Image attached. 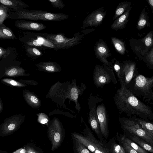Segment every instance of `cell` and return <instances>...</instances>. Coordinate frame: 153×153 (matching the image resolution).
I'll use <instances>...</instances> for the list:
<instances>
[{"mask_svg": "<svg viewBox=\"0 0 153 153\" xmlns=\"http://www.w3.org/2000/svg\"><path fill=\"white\" fill-rule=\"evenodd\" d=\"M114 97L115 105L119 111L130 117H137L150 121L153 119L150 106L147 105L134 96L123 83Z\"/></svg>", "mask_w": 153, "mask_h": 153, "instance_id": "1", "label": "cell"}, {"mask_svg": "<svg viewBox=\"0 0 153 153\" xmlns=\"http://www.w3.org/2000/svg\"><path fill=\"white\" fill-rule=\"evenodd\" d=\"M136 97L145 102L153 100V76L147 77L135 71L131 81L126 87Z\"/></svg>", "mask_w": 153, "mask_h": 153, "instance_id": "2", "label": "cell"}, {"mask_svg": "<svg viewBox=\"0 0 153 153\" xmlns=\"http://www.w3.org/2000/svg\"><path fill=\"white\" fill-rule=\"evenodd\" d=\"M68 15L53 13L40 10H27L9 13L7 19L12 20H28L59 21L66 19Z\"/></svg>", "mask_w": 153, "mask_h": 153, "instance_id": "3", "label": "cell"}, {"mask_svg": "<svg viewBox=\"0 0 153 153\" xmlns=\"http://www.w3.org/2000/svg\"><path fill=\"white\" fill-rule=\"evenodd\" d=\"M85 128L82 134L74 132L72 137L77 139L92 153H111L108 149L95 137L93 132L81 117Z\"/></svg>", "mask_w": 153, "mask_h": 153, "instance_id": "4", "label": "cell"}, {"mask_svg": "<svg viewBox=\"0 0 153 153\" xmlns=\"http://www.w3.org/2000/svg\"><path fill=\"white\" fill-rule=\"evenodd\" d=\"M118 122L124 133L134 134L153 146V137L141 128L137 122L136 116L134 115L128 118L120 117Z\"/></svg>", "mask_w": 153, "mask_h": 153, "instance_id": "5", "label": "cell"}, {"mask_svg": "<svg viewBox=\"0 0 153 153\" xmlns=\"http://www.w3.org/2000/svg\"><path fill=\"white\" fill-rule=\"evenodd\" d=\"M103 99L91 94L88 99L89 111L88 122L98 138V140L102 144L105 145L106 141L102 135L100 131L97 111V105L102 102Z\"/></svg>", "mask_w": 153, "mask_h": 153, "instance_id": "6", "label": "cell"}, {"mask_svg": "<svg viewBox=\"0 0 153 153\" xmlns=\"http://www.w3.org/2000/svg\"><path fill=\"white\" fill-rule=\"evenodd\" d=\"M47 33L30 31H23L22 35L19 39L25 45L38 48H52L56 50L53 44L46 38Z\"/></svg>", "mask_w": 153, "mask_h": 153, "instance_id": "7", "label": "cell"}, {"mask_svg": "<svg viewBox=\"0 0 153 153\" xmlns=\"http://www.w3.org/2000/svg\"><path fill=\"white\" fill-rule=\"evenodd\" d=\"M70 85L69 81L62 83L59 81L57 82L51 87L46 97L51 98L57 105L74 113V111L67 108L65 104V100L69 98Z\"/></svg>", "mask_w": 153, "mask_h": 153, "instance_id": "8", "label": "cell"}, {"mask_svg": "<svg viewBox=\"0 0 153 153\" xmlns=\"http://www.w3.org/2000/svg\"><path fill=\"white\" fill-rule=\"evenodd\" d=\"M96 65L93 72L94 83L97 88H103L111 82L116 85L117 81L112 68L108 66Z\"/></svg>", "mask_w": 153, "mask_h": 153, "instance_id": "9", "label": "cell"}, {"mask_svg": "<svg viewBox=\"0 0 153 153\" xmlns=\"http://www.w3.org/2000/svg\"><path fill=\"white\" fill-rule=\"evenodd\" d=\"M82 31L74 34L72 38L66 37L63 33L48 34L46 38L55 45L56 50L62 49H67L73 47L80 42L83 38Z\"/></svg>", "mask_w": 153, "mask_h": 153, "instance_id": "10", "label": "cell"}, {"mask_svg": "<svg viewBox=\"0 0 153 153\" xmlns=\"http://www.w3.org/2000/svg\"><path fill=\"white\" fill-rule=\"evenodd\" d=\"M48 135L52 143L51 150L54 151L60 146L63 136L62 124L57 118H54L50 123L48 130Z\"/></svg>", "mask_w": 153, "mask_h": 153, "instance_id": "11", "label": "cell"}, {"mask_svg": "<svg viewBox=\"0 0 153 153\" xmlns=\"http://www.w3.org/2000/svg\"><path fill=\"white\" fill-rule=\"evenodd\" d=\"M97 111L101 132L103 137L107 139L109 135L108 116L104 104L101 103L98 105Z\"/></svg>", "mask_w": 153, "mask_h": 153, "instance_id": "12", "label": "cell"}, {"mask_svg": "<svg viewBox=\"0 0 153 153\" xmlns=\"http://www.w3.org/2000/svg\"><path fill=\"white\" fill-rule=\"evenodd\" d=\"M120 83L127 87L131 80L136 71V65L133 62H126L120 65Z\"/></svg>", "mask_w": 153, "mask_h": 153, "instance_id": "13", "label": "cell"}, {"mask_svg": "<svg viewBox=\"0 0 153 153\" xmlns=\"http://www.w3.org/2000/svg\"><path fill=\"white\" fill-rule=\"evenodd\" d=\"M76 81V79H74L70 83L68 99L70 101H72L75 102V109L79 113L81 110V106L78 101V98L79 95L81 96L82 94L87 87L82 82L81 83L80 86H77Z\"/></svg>", "mask_w": 153, "mask_h": 153, "instance_id": "14", "label": "cell"}, {"mask_svg": "<svg viewBox=\"0 0 153 153\" xmlns=\"http://www.w3.org/2000/svg\"><path fill=\"white\" fill-rule=\"evenodd\" d=\"M105 12L101 9L92 12L84 20L82 28L97 26L100 25L105 15Z\"/></svg>", "mask_w": 153, "mask_h": 153, "instance_id": "15", "label": "cell"}, {"mask_svg": "<svg viewBox=\"0 0 153 153\" xmlns=\"http://www.w3.org/2000/svg\"><path fill=\"white\" fill-rule=\"evenodd\" d=\"M14 25L22 30L40 31L46 28V26L42 23L24 20H17L14 22Z\"/></svg>", "mask_w": 153, "mask_h": 153, "instance_id": "16", "label": "cell"}, {"mask_svg": "<svg viewBox=\"0 0 153 153\" xmlns=\"http://www.w3.org/2000/svg\"><path fill=\"white\" fill-rule=\"evenodd\" d=\"M95 51L97 57L104 65L112 68L107 58L109 56L108 48L105 44L102 42L97 43L95 47Z\"/></svg>", "mask_w": 153, "mask_h": 153, "instance_id": "17", "label": "cell"}, {"mask_svg": "<svg viewBox=\"0 0 153 153\" xmlns=\"http://www.w3.org/2000/svg\"><path fill=\"white\" fill-rule=\"evenodd\" d=\"M35 65L39 71L47 73L59 72L62 70L60 65L54 62H40Z\"/></svg>", "mask_w": 153, "mask_h": 153, "instance_id": "18", "label": "cell"}, {"mask_svg": "<svg viewBox=\"0 0 153 153\" xmlns=\"http://www.w3.org/2000/svg\"><path fill=\"white\" fill-rule=\"evenodd\" d=\"M0 3L7 7L12 12L25 11L28 5L20 0H0Z\"/></svg>", "mask_w": 153, "mask_h": 153, "instance_id": "19", "label": "cell"}, {"mask_svg": "<svg viewBox=\"0 0 153 153\" xmlns=\"http://www.w3.org/2000/svg\"><path fill=\"white\" fill-rule=\"evenodd\" d=\"M23 95L26 102L33 108L37 109L41 105V100L33 93L26 89L23 91Z\"/></svg>", "mask_w": 153, "mask_h": 153, "instance_id": "20", "label": "cell"}, {"mask_svg": "<svg viewBox=\"0 0 153 153\" xmlns=\"http://www.w3.org/2000/svg\"><path fill=\"white\" fill-rule=\"evenodd\" d=\"M123 134L147 151L153 153V146L149 144L142 139L129 133L124 132Z\"/></svg>", "mask_w": 153, "mask_h": 153, "instance_id": "21", "label": "cell"}, {"mask_svg": "<svg viewBox=\"0 0 153 153\" xmlns=\"http://www.w3.org/2000/svg\"><path fill=\"white\" fill-rule=\"evenodd\" d=\"M132 7L126 10L123 14L117 19L111 26L112 29L117 30L125 28L128 21L130 11Z\"/></svg>", "mask_w": 153, "mask_h": 153, "instance_id": "22", "label": "cell"}, {"mask_svg": "<svg viewBox=\"0 0 153 153\" xmlns=\"http://www.w3.org/2000/svg\"><path fill=\"white\" fill-rule=\"evenodd\" d=\"M105 146L111 153H126L123 147L117 143L114 137L109 140Z\"/></svg>", "mask_w": 153, "mask_h": 153, "instance_id": "23", "label": "cell"}, {"mask_svg": "<svg viewBox=\"0 0 153 153\" xmlns=\"http://www.w3.org/2000/svg\"><path fill=\"white\" fill-rule=\"evenodd\" d=\"M16 39H18L10 28L4 24L0 25V40Z\"/></svg>", "mask_w": 153, "mask_h": 153, "instance_id": "24", "label": "cell"}, {"mask_svg": "<svg viewBox=\"0 0 153 153\" xmlns=\"http://www.w3.org/2000/svg\"><path fill=\"white\" fill-rule=\"evenodd\" d=\"M116 133L121 139L126 143L138 153H149L128 138L124 135L119 133L118 131Z\"/></svg>", "mask_w": 153, "mask_h": 153, "instance_id": "25", "label": "cell"}, {"mask_svg": "<svg viewBox=\"0 0 153 153\" xmlns=\"http://www.w3.org/2000/svg\"><path fill=\"white\" fill-rule=\"evenodd\" d=\"M6 71L5 74L8 76H29L26 74L25 70L22 68L17 66H14L8 68Z\"/></svg>", "mask_w": 153, "mask_h": 153, "instance_id": "26", "label": "cell"}, {"mask_svg": "<svg viewBox=\"0 0 153 153\" xmlns=\"http://www.w3.org/2000/svg\"><path fill=\"white\" fill-rule=\"evenodd\" d=\"M72 137L73 149L74 153H92L79 140Z\"/></svg>", "mask_w": 153, "mask_h": 153, "instance_id": "27", "label": "cell"}, {"mask_svg": "<svg viewBox=\"0 0 153 153\" xmlns=\"http://www.w3.org/2000/svg\"><path fill=\"white\" fill-rule=\"evenodd\" d=\"M25 48L27 55L33 59H35L42 55V51L36 47L25 45Z\"/></svg>", "mask_w": 153, "mask_h": 153, "instance_id": "28", "label": "cell"}, {"mask_svg": "<svg viewBox=\"0 0 153 153\" xmlns=\"http://www.w3.org/2000/svg\"><path fill=\"white\" fill-rule=\"evenodd\" d=\"M137 120L142 128L153 137V124L150 121L137 117Z\"/></svg>", "mask_w": 153, "mask_h": 153, "instance_id": "29", "label": "cell"}, {"mask_svg": "<svg viewBox=\"0 0 153 153\" xmlns=\"http://www.w3.org/2000/svg\"><path fill=\"white\" fill-rule=\"evenodd\" d=\"M131 4V3L130 2H126L120 3L117 7L113 20L116 19L125 12L127 9L128 10L129 8V7Z\"/></svg>", "mask_w": 153, "mask_h": 153, "instance_id": "30", "label": "cell"}, {"mask_svg": "<svg viewBox=\"0 0 153 153\" xmlns=\"http://www.w3.org/2000/svg\"><path fill=\"white\" fill-rule=\"evenodd\" d=\"M111 40L117 51L120 54H123L125 51L124 44L121 41L115 37H112Z\"/></svg>", "mask_w": 153, "mask_h": 153, "instance_id": "31", "label": "cell"}, {"mask_svg": "<svg viewBox=\"0 0 153 153\" xmlns=\"http://www.w3.org/2000/svg\"><path fill=\"white\" fill-rule=\"evenodd\" d=\"M114 137L118 143L123 147L126 153H138L126 143L121 139L117 133Z\"/></svg>", "mask_w": 153, "mask_h": 153, "instance_id": "32", "label": "cell"}, {"mask_svg": "<svg viewBox=\"0 0 153 153\" xmlns=\"http://www.w3.org/2000/svg\"><path fill=\"white\" fill-rule=\"evenodd\" d=\"M12 10L7 6L0 5V25L3 24L4 21L7 19L9 13Z\"/></svg>", "mask_w": 153, "mask_h": 153, "instance_id": "33", "label": "cell"}, {"mask_svg": "<svg viewBox=\"0 0 153 153\" xmlns=\"http://www.w3.org/2000/svg\"><path fill=\"white\" fill-rule=\"evenodd\" d=\"M36 114L38 116L37 120L38 122L42 124L46 125L48 126L50 121V119L48 116L43 113H38Z\"/></svg>", "mask_w": 153, "mask_h": 153, "instance_id": "34", "label": "cell"}, {"mask_svg": "<svg viewBox=\"0 0 153 153\" xmlns=\"http://www.w3.org/2000/svg\"><path fill=\"white\" fill-rule=\"evenodd\" d=\"M1 81L5 83L14 86L25 87L26 85L25 84H23L11 79H2Z\"/></svg>", "mask_w": 153, "mask_h": 153, "instance_id": "35", "label": "cell"}, {"mask_svg": "<svg viewBox=\"0 0 153 153\" xmlns=\"http://www.w3.org/2000/svg\"><path fill=\"white\" fill-rule=\"evenodd\" d=\"M146 18L144 13H142L141 14L139 19L137 23V28L140 29L143 28L147 24Z\"/></svg>", "mask_w": 153, "mask_h": 153, "instance_id": "36", "label": "cell"}, {"mask_svg": "<svg viewBox=\"0 0 153 153\" xmlns=\"http://www.w3.org/2000/svg\"><path fill=\"white\" fill-rule=\"evenodd\" d=\"M52 6L55 8L62 9L65 6V4L61 0H48Z\"/></svg>", "mask_w": 153, "mask_h": 153, "instance_id": "37", "label": "cell"}, {"mask_svg": "<svg viewBox=\"0 0 153 153\" xmlns=\"http://www.w3.org/2000/svg\"><path fill=\"white\" fill-rule=\"evenodd\" d=\"M144 43L147 47H150L153 44L152 35L151 32L149 33L144 39Z\"/></svg>", "mask_w": 153, "mask_h": 153, "instance_id": "38", "label": "cell"}, {"mask_svg": "<svg viewBox=\"0 0 153 153\" xmlns=\"http://www.w3.org/2000/svg\"><path fill=\"white\" fill-rule=\"evenodd\" d=\"M113 68L118 77L119 82L120 81V72L121 66L119 64L116 63L114 64L113 66Z\"/></svg>", "mask_w": 153, "mask_h": 153, "instance_id": "39", "label": "cell"}, {"mask_svg": "<svg viewBox=\"0 0 153 153\" xmlns=\"http://www.w3.org/2000/svg\"><path fill=\"white\" fill-rule=\"evenodd\" d=\"M19 81L20 82H22L27 84L34 85H37L39 84L38 82L31 80H19Z\"/></svg>", "mask_w": 153, "mask_h": 153, "instance_id": "40", "label": "cell"}, {"mask_svg": "<svg viewBox=\"0 0 153 153\" xmlns=\"http://www.w3.org/2000/svg\"><path fill=\"white\" fill-rule=\"evenodd\" d=\"M147 59L148 62L150 63L151 65H153V49H152L151 52L147 56Z\"/></svg>", "mask_w": 153, "mask_h": 153, "instance_id": "41", "label": "cell"}, {"mask_svg": "<svg viewBox=\"0 0 153 153\" xmlns=\"http://www.w3.org/2000/svg\"><path fill=\"white\" fill-rule=\"evenodd\" d=\"M7 51V48L4 49L0 47V59H1L6 53Z\"/></svg>", "mask_w": 153, "mask_h": 153, "instance_id": "42", "label": "cell"}, {"mask_svg": "<svg viewBox=\"0 0 153 153\" xmlns=\"http://www.w3.org/2000/svg\"><path fill=\"white\" fill-rule=\"evenodd\" d=\"M8 127L10 130H13L15 128V125L13 123H10L8 125Z\"/></svg>", "mask_w": 153, "mask_h": 153, "instance_id": "43", "label": "cell"}, {"mask_svg": "<svg viewBox=\"0 0 153 153\" xmlns=\"http://www.w3.org/2000/svg\"><path fill=\"white\" fill-rule=\"evenodd\" d=\"M149 3V5L151 6L152 9H153V0H148Z\"/></svg>", "mask_w": 153, "mask_h": 153, "instance_id": "44", "label": "cell"}, {"mask_svg": "<svg viewBox=\"0 0 153 153\" xmlns=\"http://www.w3.org/2000/svg\"><path fill=\"white\" fill-rule=\"evenodd\" d=\"M20 153H26V150L25 149H22L20 151Z\"/></svg>", "mask_w": 153, "mask_h": 153, "instance_id": "45", "label": "cell"}, {"mask_svg": "<svg viewBox=\"0 0 153 153\" xmlns=\"http://www.w3.org/2000/svg\"><path fill=\"white\" fill-rule=\"evenodd\" d=\"M2 106L1 102L0 100V111L2 110Z\"/></svg>", "mask_w": 153, "mask_h": 153, "instance_id": "46", "label": "cell"}, {"mask_svg": "<svg viewBox=\"0 0 153 153\" xmlns=\"http://www.w3.org/2000/svg\"><path fill=\"white\" fill-rule=\"evenodd\" d=\"M28 153H37L34 150H30Z\"/></svg>", "mask_w": 153, "mask_h": 153, "instance_id": "47", "label": "cell"}]
</instances>
